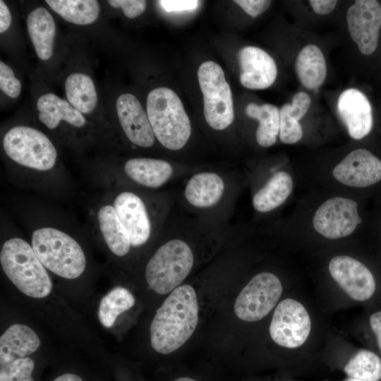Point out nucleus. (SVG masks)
Instances as JSON below:
<instances>
[{"label": "nucleus", "instance_id": "nucleus-1", "mask_svg": "<svg viewBox=\"0 0 381 381\" xmlns=\"http://www.w3.org/2000/svg\"><path fill=\"white\" fill-rule=\"evenodd\" d=\"M198 303L194 289L178 286L157 310L150 325V344L158 353L169 354L185 344L198 322Z\"/></svg>", "mask_w": 381, "mask_h": 381}, {"label": "nucleus", "instance_id": "nucleus-2", "mask_svg": "<svg viewBox=\"0 0 381 381\" xmlns=\"http://www.w3.org/2000/svg\"><path fill=\"white\" fill-rule=\"evenodd\" d=\"M2 269L11 282L24 294L35 298L48 296L52 282L32 246L20 238H13L2 246Z\"/></svg>", "mask_w": 381, "mask_h": 381}, {"label": "nucleus", "instance_id": "nucleus-3", "mask_svg": "<svg viewBox=\"0 0 381 381\" xmlns=\"http://www.w3.org/2000/svg\"><path fill=\"white\" fill-rule=\"evenodd\" d=\"M147 114L155 135L166 148L177 150L188 142L191 126L183 103L171 89L161 87L147 97Z\"/></svg>", "mask_w": 381, "mask_h": 381}, {"label": "nucleus", "instance_id": "nucleus-4", "mask_svg": "<svg viewBox=\"0 0 381 381\" xmlns=\"http://www.w3.org/2000/svg\"><path fill=\"white\" fill-rule=\"evenodd\" d=\"M32 248L45 268L58 276L73 279L85 270L86 259L82 248L60 230L50 227L35 230Z\"/></svg>", "mask_w": 381, "mask_h": 381}, {"label": "nucleus", "instance_id": "nucleus-5", "mask_svg": "<svg viewBox=\"0 0 381 381\" xmlns=\"http://www.w3.org/2000/svg\"><path fill=\"white\" fill-rule=\"evenodd\" d=\"M193 265V254L188 245L181 240H171L160 246L149 260L146 281L156 293L167 294L186 278Z\"/></svg>", "mask_w": 381, "mask_h": 381}, {"label": "nucleus", "instance_id": "nucleus-6", "mask_svg": "<svg viewBox=\"0 0 381 381\" xmlns=\"http://www.w3.org/2000/svg\"><path fill=\"white\" fill-rule=\"evenodd\" d=\"M198 78L207 123L215 130L225 129L233 122L234 111L231 88L223 69L212 61H205L198 68Z\"/></svg>", "mask_w": 381, "mask_h": 381}, {"label": "nucleus", "instance_id": "nucleus-7", "mask_svg": "<svg viewBox=\"0 0 381 381\" xmlns=\"http://www.w3.org/2000/svg\"><path fill=\"white\" fill-rule=\"evenodd\" d=\"M3 147L15 162L34 169L47 171L56 163V150L49 138L29 126H18L4 135Z\"/></svg>", "mask_w": 381, "mask_h": 381}, {"label": "nucleus", "instance_id": "nucleus-8", "mask_svg": "<svg viewBox=\"0 0 381 381\" xmlns=\"http://www.w3.org/2000/svg\"><path fill=\"white\" fill-rule=\"evenodd\" d=\"M282 293V283L275 274L260 272L238 295L234 303L235 313L242 320L258 321L274 308Z\"/></svg>", "mask_w": 381, "mask_h": 381}, {"label": "nucleus", "instance_id": "nucleus-9", "mask_svg": "<svg viewBox=\"0 0 381 381\" xmlns=\"http://www.w3.org/2000/svg\"><path fill=\"white\" fill-rule=\"evenodd\" d=\"M310 329V318L303 304L293 298L277 304L270 325V337L277 344L298 348L306 341Z\"/></svg>", "mask_w": 381, "mask_h": 381}, {"label": "nucleus", "instance_id": "nucleus-10", "mask_svg": "<svg viewBox=\"0 0 381 381\" xmlns=\"http://www.w3.org/2000/svg\"><path fill=\"white\" fill-rule=\"evenodd\" d=\"M361 222L356 201L334 197L318 208L313 216V225L324 237L337 239L351 234Z\"/></svg>", "mask_w": 381, "mask_h": 381}, {"label": "nucleus", "instance_id": "nucleus-11", "mask_svg": "<svg viewBox=\"0 0 381 381\" xmlns=\"http://www.w3.org/2000/svg\"><path fill=\"white\" fill-rule=\"evenodd\" d=\"M351 37L365 55L373 54L378 44L381 28V6L375 0H357L346 13Z\"/></svg>", "mask_w": 381, "mask_h": 381}, {"label": "nucleus", "instance_id": "nucleus-12", "mask_svg": "<svg viewBox=\"0 0 381 381\" xmlns=\"http://www.w3.org/2000/svg\"><path fill=\"white\" fill-rule=\"evenodd\" d=\"M331 277L352 299L365 301L374 294L376 284L373 274L358 260L348 255H337L329 263Z\"/></svg>", "mask_w": 381, "mask_h": 381}, {"label": "nucleus", "instance_id": "nucleus-13", "mask_svg": "<svg viewBox=\"0 0 381 381\" xmlns=\"http://www.w3.org/2000/svg\"><path fill=\"white\" fill-rule=\"evenodd\" d=\"M342 184L365 188L381 180V160L366 149L351 152L332 171Z\"/></svg>", "mask_w": 381, "mask_h": 381}, {"label": "nucleus", "instance_id": "nucleus-14", "mask_svg": "<svg viewBox=\"0 0 381 381\" xmlns=\"http://www.w3.org/2000/svg\"><path fill=\"white\" fill-rule=\"evenodd\" d=\"M337 112L349 135L360 140L368 135L373 125V111L368 97L356 88H349L339 95Z\"/></svg>", "mask_w": 381, "mask_h": 381}, {"label": "nucleus", "instance_id": "nucleus-15", "mask_svg": "<svg viewBox=\"0 0 381 381\" xmlns=\"http://www.w3.org/2000/svg\"><path fill=\"white\" fill-rule=\"evenodd\" d=\"M116 108L120 124L128 138L143 147L152 146L155 135L147 114L138 99L131 93L121 94L116 99Z\"/></svg>", "mask_w": 381, "mask_h": 381}, {"label": "nucleus", "instance_id": "nucleus-16", "mask_svg": "<svg viewBox=\"0 0 381 381\" xmlns=\"http://www.w3.org/2000/svg\"><path fill=\"white\" fill-rule=\"evenodd\" d=\"M241 67L240 82L246 88L263 90L270 87L277 75V68L272 56L263 49L253 46L238 52Z\"/></svg>", "mask_w": 381, "mask_h": 381}, {"label": "nucleus", "instance_id": "nucleus-17", "mask_svg": "<svg viewBox=\"0 0 381 381\" xmlns=\"http://www.w3.org/2000/svg\"><path fill=\"white\" fill-rule=\"evenodd\" d=\"M114 207L126 229L133 246L144 244L149 238L151 226L142 200L131 192H123L115 199Z\"/></svg>", "mask_w": 381, "mask_h": 381}, {"label": "nucleus", "instance_id": "nucleus-18", "mask_svg": "<svg viewBox=\"0 0 381 381\" xmlns=\"http://www.w3.org/2000/svg\"><path fill=\"white\" fill-rule=\"evenodd\" d=\"M40 345L38 336L30 327L21 324L10 326L0 337V366L28 357Z\"/></svg>", "mask_w": 381, "mask_h": 381}, {"label": "nucleus", "instance_id": "nucleus-19", "mask_svg": "<svg viewBox=\"0 0 381 381\" xmlns=\"http://www.w3.org/2000/svg\"><path fill=\"white\" fill-rule=\"evenodd\" d=\"M27 29L35 52L42 61L53 54L56 25L50 13L44 7L32 10L26 19Z\"/></svg>", "mask_w": 381, "mask_h": 381}, {"label": "nucleus", "instance_id": "nucleus-20", "mask_svg": "<svg viewBox=\"0 0 381 381\" xmlns=\"http://www.w3.org/2000/svg\"><path fill=\"white\" fill-rule=\"evenodd\" d=\"M37 109L40 121L49 129L56 128L61 121L75 127H82L86 123L82 113L68 101L54 93H46L40 96L37 101Z\"/></svg>", "mask_w": 381, "mask_h": 381}, {"label": "nucleus", "instance_id": "nucleus-21", "mask_svg": "<svg viewBox=\"0 0 381 381\" xmlns=\"http://www.w3.org/2000/svg\"><path fill=\"white\" fill-rule=\"evenodd\" d=\"M124 169L131 179L149 188L162 186L173 173L169 162L151 158L131 159L126 162Z\"/></svg>", "mask_w": 381, "mask_h": 381}, {"label": "nucleus", "instance_id": "nucleus-22", "mask_svg": "<svg viewBox=\"0 0 381 381\" xmlns=\"http://www.w3.org/2000/svg\"><path fill=\"white\" fill-rule=\"evenodd\" d=\"M310 102V97L307 93L299 92L293 97L291 104L282 107L279 134L283 143H296L302 138L303 129L298 121L306 114Z\"/></svg>", "mask_w": 381, "mask_h": 381}, {"label": "nucleus", "instance_id": "nucleus-23", "mask_svg": "<svg viewBox=\"0 0 381 381\" xmlns=\"http://www.w3.org/2000/svg\"><path fill=\"white\" fill-rule=\"evenodd\" d=\"M224 189V181L217 174L199 173L188 182L185 197L193 205L208 207L216 204L221 198Z\"/></svg>", "mask_w": 381, "mask_h": 381}, {"label": "nucleus", "instance_id": "nucleus-24", "mask_svg": "<svg viewBox=\"0 0 381 381\" xmlns=\"http://www.w3.org/2000/svg\"><path fill=\"white\" fill-rule=\"evenodd\" d=\"M296 71L306 88L315 90L322 85L327 75V65L318 47L308 44L300 51L296 61Z\"/></svg>", "mask_w": 381, "mask_h": 381}, {"label": "nucleus", "instance_id": "nucleus-25", "mask_svg": "<svg viewBox=\"0 0 381 381\" xmlns=\"http://www.w3.org/2000/svg\"><path fill=\"white\" fill-rule=\"evenodd\" d=\"M97 217L101 232L109 248L118 256L126 255L131 246L130 236L114 206L102 207Z\"/></svg>", "mask_w": 381, "mask_h": 381}, {"label": "nucleus", "instance_id": "nucleus-26", "mask_svg": "<svg viewBox=\"0 0 381 381\" xmlns=\"http://www.w3.org/2000/svg\"><path fill=\"white\" fill-rule=\"evenodd\" d=\"M292 190L291 176L287 172L278 171L254 195L253 205L261 212L271 211L283 204Z\"/></svg>", "mask_w": 381, "mask_h": 381}, {"label": "nucleus", "instance_id": "nucleus-27", "mask_svg": "<svg viewBox=\"0 0 381 381\" xmlns=\"http://www.w3.org/2000/svg\"><path fill=\"white\" fill-rule=\"evenodd\" d=\"M65 92L68 102L82 114H90L97 104L94 82L90 76L83 73H73L66 78Z\"/></svg>", "mask_w": 381, "mask_h": 381}, {"label": "nucleus", "instance_id": "nucleus-28", "mask_svg": "<svg viewBox=\"0 0 381 381\" xmlns=\"http://www.w3.org/2000/svg\"><path fill=\"white\" fill-rule=\"evenodd\" d=\"M248 116L259 121L256 140L259 145L268 147L277 141L279 133V109L273 104L250 103L246 107Z\"/></svg>", "mask_w": 381, "mask_h": 381}, {"label": "nucleus", "instance_id": "nucleus-29", "mask_svg": "<svg viewBox=\"0 0 381 381\" xmlns=\"http://www.w3.org/2000/svg\"><path fill=\"white\" fill-rule=\"evenodd\" d=\"M45 2L66 21L78 25L91 24L99 16V4L96 0H46Z\"/></svg>", "mask_w": 381, "mask_h": 381}, {"label": "nucleus", "instance_id": "nucleus-30", "mask_svg": "<svg viewBox=\"0 0 381 381\" xmlns=\"http://www.w3.org/2000/svg\"><path fill=\"white\" fill-rule=\"evenodd\" d=\"M135 303V298L126 288L117 286L111 290L100 301L98 318L105 327H111L116 318Z\"/></svg>", "mask_w": 381, "mask_h": 381}, {"label": "nucleus", "instance_id": "nucleus-31", "mask_svg": "<svg viewBox=\"0 0 381 381\" xmlns=\"http://www.w3.org/2000/svg\"><path fill=\"white\" fill-rule=\"evenodd\" d=\"M344 370L349 377L379 381L381 380V359L375 353L363 349L348 361Z\"/></svg>", "mask_w": 381, "mask_h": 381}, {"label": "nucleus", "instance_id": "nucleus-32", "mask_svg": "<svg viewBox=\"0 0 381 381\" xmlns=\"http://www.w3.org/2000/svg\"><path fill=\"white\" fill-rule=\"evenodd\" d=\"M35 368L32 358H17L0 366V381H36L34 377Z\"/></svg>", "mask_w": 381, "mask_h": 381}, {"label": "nucleus", "instance_id": "nucleus-33", "mask_svg": "<svg viewBox=\"0 0 381 381\" xmlns=\"http://www.w3.org/2000/svg\"><path fill=\"white\" fill-rule=\"evenodd\" d=\"M0 88L9 97L16 98L21 90V83L15 77L11 68L3 61H0Z\"/></svg>", "mask_w": 381, "mask_h": 381}, {"label": "nucleus", "instance_id": "nucleus-34", "mask_svg": "<svg viewBox=\"0 0 381 381\" xmlns=\"http://www.w3.org/2000/svg\"><path fill=\"white\" fill-rule=\"evenodd\" d=\"M107 2L114 8H121L129 18H135L141 15L147 6V1L143 0H109Z\"/></svg>", "mask_w": 381, "mask_h": 381}, {"label": "nucleus", "instance_id": "nucleus-35", "mask_svg": "<svg viewBox=\"0 0 381 381\" xmlns=\"http://www.w3.org/2000/svg\"><path fill=\"white\" fill-rule=\"evenodd\" d=\"M234 2L241 6L249 16L255 18L267 10L272 1L266 0H236Z\"/></svg>", "mask_w": 381, "mask_h": 381}, {"label": "nucleus", "instance_id": "nucleus-36", "mask_svg": "<svg viewBox=\"0 0 381 381\" xmlns=\"http://www.w3.org/2000/svg\"><path fill=\"white\" fill-rule=\"evenodd\" d=\"M167 12L183 11L195 9L198 1L195 0H162L158 1Z\"/></svg>", "mask_w": 381, "mask_h": 381}, {"label": "nucleus", "instance_id": "nucleus-37", "mask_svg": "<svg viewBox=\"0 0 381 381\" xmlns=\"http://www.w3.org/2000/svg\"><path fill=\"white\" fill-rule=\"evenodd\" d=\"M309 3L316 13L320 15H327L333 11L337 1L310 0Z\"/></svg>", "mask_w": 381, "mask_h": 381}, {"label": "nucleus", "instance_id": "nucleus-38", "mask_svg": "<svg viewBox=\"0 0 381 381\" xmlns=\"http://www.w3.org/2000/svg\"><path fill=\"white\" fill-rule=\"evenodd\" d=\"M11 15L6 4L0 1V32H6L11 23Z\"/></svg>", "mask_w": 381, "mask_h": 381}, {"label": "nucleus", "instance_id": "nucleus-39", "mask_svg": "<svg viewBox=\"0 0 381 381\" xmlns=\"http://www.w3.org/2000/svg\"><path fill=\"white\" fill-rule=\"evenodd\" d=\"M370 325L376 335L378 346L381 350V311L374 313L370 315Z\"/></svg>", "mask_w": 381, "mask_h": 381}, {"label": "nucleus", "instance_id": "nucleus-40", "mask_svg": "<svg viewBox=\"0 0 381 381\" xmlns=\"http://www.w3.org/2000/svg\"><path fill=\"white\" fill-rule=\"evenodd\" d=\"M174 381H195V380L188 377H181L176 378Z\"/></svg>", "mask_w": 381, "mask_h": 381}, {"label": "nucleus", "instance_id": "nucleus-41", "mask_svg": "<svg viewBox=\"0 0 381 381\" xmlns=\"http://www.w3.org/2000/svg\"><path fill=\"white\" fill-rule=\"evenodd\" d=\"M345 381H366V380L350 377V378L346 380Z\"/></svg>", "mask_w": 381, "mask_h": 381}]
</instances>
